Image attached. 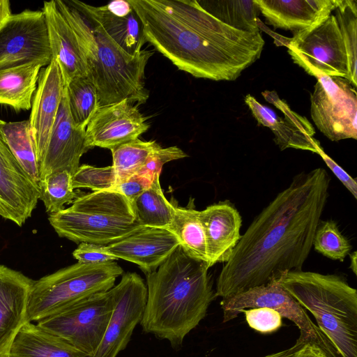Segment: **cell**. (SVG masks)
<instances>
[{
  "instance_id": "cell-1",
  "label": "cell",
  "mask_w": 357,
  "mask_h": 357,
  "mask_svg": "<svg viewBox=\"0 0 357 357\" xmlns=\"http://www.w3.org/2000/svg\"><path fill=\"white\" fill-rule=\"evenodd\" d=\"M322 167L294 176L253 219L221 269L215 297L228 298L302 270L329 195Z\"/></svg>"
},
{
  "instance_id": "cell-2",
  "label": "cell",
  "mask_w": 357,
  "mask_h": 357,
  "mask_svg": "<svg viewBox=\"0 0 357 357\" xmlns=\"http://www.w3.org/2000/svg\"><path fill=\"white\" fill-rule=\"evenodd\" d=\"M146 43L179 70L197 78L233 81L261 56L259 31L232 28L196 0H128Z\"/></svg>"
},
{
  "instance_id": "cell-3",
  "label": "cell",
  "mask_w": 357,
  "mask_h": 357,
  "mask_svg": "<svg viewBox=\"0 0 357 357\" xmlns=\"http://www.w3.org/2000/svg\"><path fill=\"white\" fill-rule=\"evenodd\" d=\"M208 269L179 245L155 271L146 274L147 300L140 321L143 331L180 349L215 298Z\"/></svg>"
},
{
  "instance_id": "cell-4",
  "label": "cell",
  "mask_w": 357,
  "mask_h": 357,
  "mask_svg": "<svg viewBox=\"0 0 357 357\" xmlns=\"http://www.w3.org/2000/svg\"><path fill=\"white\" fill-rule=\"evenodd\" d=\"M56 6L74 30L83 52L86 77L95 85L100 107L123 100L138 105L146 102L145 68L153 51L130 54L115 43L98 24L86 21L66 0Z\"/></svg>"
},
{
  "instance_id": "cell-5",
  "label": "cell",
  "mask_w": 357,
  "mask_h": 357,
  "mask_svg": "<svg viewBox=\"0 0 357 357\" xmlns=\"http://www.w3.org/2000/svg\"><path fill=\"white\" fill-rule=\"evenodd\" d=\"M278 280L314 315L341 357H357V291L344 278L298 270L282 273Z\"/></svg>"
},
{
  "instance_id": "cell-6",
  "label": "cell",
  "mask_w": 357,
  "mask_h": 357,
  "mask_svg": "<svg viewBox=\"0 0 357 357\" xmlns=\"http://www.w3.org/2000/svg\"><path fill=\"white\" fill-rule=\"evenodd\" d=\"M48 220L59 236L100 245L111 244L141 226L130 201L113 190L77 197L70 207L50 214Z\"/></svg>"
},
{
  "instance_id": "cell-7",
  "label": "cell",
  "mask_w": 357,
  "mask_h": 357,
  "mask_svg": "<svg viewBox=\"0 0 357 357\" xmlns=\"http://www.w3.org/2000/svg\"><path fill=\"white\" fill-rule=\"evenodd\" d=\"M123 273L115 261L77 262L33 280L28 301V319L38 321L95 294L106 292Z\"/></svg>"
},
{
  "instance_id": "cell-8",
  "label": "cell",
  "mask_w": 357,
  "mask_h": 357,
  "mask_svg": "<svg viewBox=\"0 0 357 357\" xmlns=\"http://www.w3.org/2000/svg\"><path fill=\"white\" fill-rule=\"evenodd\" d=\"M220 305L223 322L236 318L245 308L268 307L282 317L293 321L299 328V339L319 348L326 357H341L325 334L310 319L305 309L280 284L278 278L232 296L222 298Z\"/></svg>"
},
{
  "instance_id": "cell-9",
  "label": "cell",
  "mask_w": 357,
  "mask_h": 357,
  "mask_svg": "<svg viewBox=\"0 0 357 357\" xmlns=\"http://www.w3.org/2000/svg\"><path fill=\"white\" fill-rule=\"evenodd\" d=\"M286 46L294 62L308 75L317 79L331 76L349 81L345 45L335 15L294 34Z\"/></svg>"
},
{
  "instance_id": "cell-10",
  "label": "cell",
  "mask_w": 357,
  "mask_h": 357,
  "mask_svg": "<svg viewBox=\"0 0 357 357\" xmlns=\"http://www.w3.org/2000/svg\"><path fill=\"white\" fill-rule=\"evenodd\" d=\"M114 308L111 290L95 294L36 324L93 357L100 344Z\"/></svg>"
},
{
  "instance_id": "cell-11",
  "label": "cell",
  "mask_w": 357,
  "mask_h": 357,
  "mask_svg": "<svg viewBox=\"0 0 357 357\" xmlns=\"http://www.w3.org/2000/svg\"><path fill=\"white\" fill-rule=\"evenodd\" d=\"M310 96L311 117L331 141L357 139V93L344 77L322 76Z\"/></svg>"
},
{
  "instance_id": "cell-12",
  "label": "cell",
  "mask_w": 357,
  "mask_h": 357,
  "mask_svg": "<svg viewBox=\"0 0 357 357\" xmlns=\"http://www.w3.org/2000/svg\"><path fill=\"white\" fill-rule=\"evenodd\" d=\"M52 59L43 10L12 14L0 26V70L31 63L45 67Z\"/></svg>"
},
{
  "instance_id": "cell-13",
  "label": "cell",
  "mask_w": 357,
  "mask_h": 357,
  "mask_svg": "<svg viewBox=\"0 0 357 357\" xmlns=\"http://www.w3.org/2000/svg\"><path fill=\"white\" fill-rule=\"evenodd\" d=\"M114 308L100 344L93 357H116L125 349L140 323L147 300V288L136 273L127 272L111 289Z\"/></svg>"
},
{
  "instance_id": "cell-14",
  "label": "cell",
  "mask_w": 357,
  "mask_h": 357,
  "mask_svg": "<svg viewBox=\"0 0 357 357\" xmlns=\"http://www.w3.org/2000/svg\"><path fill=\"white\" fill-rule=\"evenodd\" d=\"M264 98L282 112L284 118L278 116L271 108L260 104L248 94L245 102L259 124L269 128L274 134L273 140L281 151L291 148L318 153L321 148L314 135L315 130L305 116L293 111L287 102L273 91L262 92Z\"/></svg>"
},
{
  "instance_id": "cell-15",
  "label": "cell",
  "mask_w": 357,
  "mask_h": 357,
  "mask_svg": "<svg viewBox=\"0 0 357 357\" xmlns=\"http://www.w3.org/2000/svg\"><path fill=\"white\" fill-rule=\"evenodd\" d=\"M85 130L77 126L72 119L65 86L52 131L38 163L40 181L57 171L75 174L81 157L91 149Z\"/></svg>"
},
{
  "instance_id": "cell-16",
  "label": "cell",
  "mask_w": 357,
  "mask_h": 357,
  "mask_svg": "<svg viewBox=\"0 0 357 357\" xmlns=\"http://www.w3.org/2000/svg\"><path fill=\"white\" fill-rule=\"evenodd\" d=\"M1 123L0 119V216L21 227L37 205L39 190L9 149Z\"/></svg>"
},
{
  "instance_id": "cell-17",
  "label": "cell",
  "mask_w": 357,
  "mask_h": 357,
  "mask_svg": "<svg viewBox=\"0 0 357 357\" xmlns=\"http://www.w3.org/2000/svg\"><path fill=\"white\" fill-rule=\"evenodd\" d=\"M150 126L137 105L128 100L99 107L86 128L91 149L98 146L113 149L133 141Z\"/></svg>"
},
{
  "instance_id": "cell-18",
  "label": "cell",
  "mask_w": 357,
  "mask_h": 357,
  "mask_svg": "<svg viewBox=\"0 0 357 357\" xmlns=\"http://www.w3.org/2000/svg\"><path fill=\"white\" fill-rule=\"evenodd\" d=\"M180 245L167 228L140 226L119 240L103 246L107 254L137 264L145 275L155 271Z\"/></svg>"
},
{
  "instance_id": "cell-19",
  "label": "cell",
  "mask_w": 357,
  "mask_h": 357,
  "mask_svg": "<svg viewBox=\"0 0 357 357\" xmlns=\"http://www.w3.org/2000/svg\"><path fill=\"white\" fill-rule=\"evenodd\" d=\"M84 18L99 24L107 35L130 54L141 52L146 43L141 20L128 1L116 0L94 6L78 0H66Z\"/></svg>"
},
{
  "instance_id": "cell-20",
  "label": "cell",
  "mask_w": 357,
  "mask_h": 357,
  "mask_svg": "<svg viewBox=\"0 0 357 357\" xmlns=\"http://www.w3.org/2000/svg\"><path fill=\"white\" fill-rule=\"evenodd\" d=\"M37 84L29 121L39 163L52 131L65 87L55 59L52 58L49 65L40 69Z\"/></svg>"
},
{
  "instance_id": "cell-21",
  "label": "cell",
  "mask_w": 357,
  "mask_h": 357,
  "mask_svg": "<svg viewBox=\"0 0 357 357\" xmlns=\"http://www.w3.org/2000/svg\"><path fill=\"white\" fill-rule=\"evenodd\" d=\"M33 280L0 264V357H9L11 344L27 322L28 301Z\"/></svg>"
},
{
  "instance_id": "cell-22",
  "label": "cell",
  "mask_w": 357,
  "mask_h": 357,
  "mask_svg": "<svg viewBox=\"0 0 357 357\" xmlns=\"http://www.w3.org/2000/svg\"><path fill=\"white\" fill-rule=\"evenodd\" d=\"M199 217L206 236L208 268L226 263L241 236L238 211L229 201H221L199 211Z\"/></svg>"
},
{
  "instance_id": "cell-23",
  "label": "cell",
  "mask_w": 357,
  "mask_h": 357,
  "mask_svg": "<svg viewBox=\"0 0 357 357\" xmlns=\"http://www.w3.org/2000/svg\"><path fill=\"white\" fill-rule=\"evenodd\" d=\"M266 22L294 34L319 24L336 8L339 0H254Z\"/></svg>"
},
{
  "instance_id": "cell-24",
  "label": "cell",
  "mask_w": 357,
  "mask_h": 357,
  "mask_svg": "<svg viewBox=\"0 0 357 357\" xmlns=\"http://www.w3.org/2000/svg\"><path fill=\"white\" fill-rule=\"evenodd\" d=\"M42 10L46 19L52 56L59 63L65 86L76 77L86 76V63L77 37L55 1H44Z\"/></svg>"
},
{
  "instance_id": "cell-25",
  "label": "cell",
  "mask_w": 357,
  "mask_h": 357,
  "mask_svg": "<svg viewBox=\"0 0 357 357\" xmlns=\"http://www.w3.org/2000/svg\"><path fill=\"white\" fill-rule=\"evenodd\" d=\"M9 357H90L36 324L26 323L16 335Z\"/></svg>"
},
{
  "instance_id": "cell-26",
  "label": "cell",
  "mask_w": 357,
  "mask_h": 357,
  "mask_svg": "<svg viewBox=\"0 0 357 357\" xmlns=\"http://www.w3.org/2000/svg\"><path fill=\"white\" fill-rule=\"evenodd\" d=\"M39 63H31L0 70V105L15 111L31 108L40 69Z\"/></svg>"
},
{
  "instance_id": "cell-27",
  "label": "cell",
  "mask_w": 357,
  "mask_h": 357,
  "mask_svg": "<svg viewBox=\"0 0 357 357\" xmlns=\"http://www.w3.org/2000/svg\"><path fill=\"white\" fill-rule=\"evenodd\" d=\"M177 237L184 252L207 265L206 242L199 211L174 205V216L167 228Z\"/></svg>"
},
{
  "instance_id": "cell-28",
  "label": "cell",
  "mask_w": 357,
  "mask_h": 357,
  "mask_svg": "<svg viewBox=\"0 0 357 357\" xmlns=\"http://www.w3.org/2000/svg\"><path fill=\"white\" fill-rule=\"evenodd\" d=\"M130 204L141 226L167 228L172 221L174 204L162 190L160 175L155 176L151 185Z\"/></svg>"
},
{
  "instance_id": "cell-29",
  "label": "cell",
  "mask_w": 357,
  "mask_h": 357,
  "mask_svg": "<svg viewBox=\"0 0 357 357\" xmlns=\"http://www.w3.org/2000/svg\"><path fill=\"white\" fill-rule=\"evenodd\" d=\"M1 129L9 149L20 166L38 187V162L29 121H2Z\"/></svg>"
},
{
  "instance_id": "cell-30",
  "label": "cell",
  "mask_w": 357,
  "mask_h": 357,
  "mask_svg": "<svg viewBox=\"0 0 357 357\" xmlns=\"http://www.w3.org/2000/svg\"><path fill=\"white\" fill-rule=\"evenodd\" d=\"M209 14L222 23L238 30L259 31V9L254 0L197 1Z\"/></svg>"
},
{
  "instance_id": "cell-31",
  "label": "cell",
  "mask_w": 357,
  "mask_h": 357,
  "mask_svg": "<svg viewBox=\"0 0 357 357\" xmlns=\"http://www.w3.org/2000/svg\"><path fill=\"white\" fill-rule=\"evenodd\" d=\"M161 148L155 140L142 141L138 138L112 149V166L116 184L139 173L150 156Z\"/></svg>"
},
{
  "instance_id": "cell-32",
  "label": "cell",
  "mask_w": 357,
  "mask_h": 357,
  "mask_svg": "<svg viewBox=\"0 0 357 357\" xmlns=\"http://www.w3.org/2000/svg\"><path fill=\"white\" fill-rule=\"evenodd\" d=\"M66 89L72 119L77 126L86 129L100 107L96 88L86 76H82L72 79Z\"/></svg>"
},
{
  "instance_id": "cell-33",
  "label": "cell",
  "mask_w": 357,
  "mask_h": 357,
  "mask_svg": "<svg viewBox=\"0 0 357 357\" xmlns=\"http://www.w3.org/2000/svg\"><path fill=\"white\" fill-rule=\"evenodd\" d=\"M72 176L66 170L57 171L39 181V199L49 215L61 211L65 204L73 202L77 197L73 187Z\"/></svg>"
},
{
  "instance_id": "cell-34",
  "label": "cell",
  "mask_w": 357,
  "mask_h": 357,
  "mask_svg": "<svg viewBox=\"0 0 357 357\" xmlns=\"http://www.w3.org/2000/svg\"><path fill=\"white\" fill-rule=\"evenodd\" d=\"M345 45L348 60L349 82L357 87V1L339 0L334 10Z\"/></svg>"
},
{
  "instance_id": "cell-35",
  "label": "cell",
  "mask_w": 357,
  "mask_h": 357,
  "mask_svg": "<svg viewBox=\"0 0 357 357\" xmlns=\"http://www.w3.org/2000/svg\"><path fill=\"white\" fill-rule=\"evenodd\" d=\"M312 246L316 252L332 260L343 261L352 246L332 220L320 221L314 233Z\"/></svg>"
},
{
  "instance_id": "cell-36",
  "label": "cell",
  "mask_w": 357,
  "mask_h": 357,
  "mask_svg": "<svg viewBox=\"0 0 357 357\" xmlns=\"http://www.w3.org/2000/svg\"><path fill=\"white\" fill-rule=\"evenodd\" d=\"M72 183L74 189L89 188L93 192L110 190L116 184V176L112 165L96 167L82 165L72 176Z\"/></svg>"
},
{
  "instance_id": "cell-37",
  "label": "cell",
  "mask_w": 357,
  "mask_h": 357,
  "mask_svg": "<svg viewBox=\"0 0 357 357\" xmlns=\"http://www.w3.org/2000/svg\"><path fill=\"white\" fill-rule=\"evenodd\" d=\"M248 325L261 333H270L279 329L282 324V316L268 307H255L242 310Z\"/></svg>"
},
{
  "instance_id": "cell-38",
  "label": "cell",
  "mask_w": 357,
  "mask_h": 357,
  "mask_svg": "<svg viewBox=\"0 0 357 357\" xmlns=\"http://www.w3.org/2000/svg\"><path fill=\"white\" fill-rule=\"evenodd\" d=\"M185 157L188 155L178 146L162 147L150 156L139 173L153 179L155 176L160 174L165 163Z\"/></svg>"
},
{
  "instance_id": "cell-39",
  "label": "cell",
  "mask_w": 357,
  "mask_h": 357,
  "mask_svg": "<svg viewBox=\"0 0 357 357\" xmlns=\"http://www.w3.org/2000/svg\"><path fill=\"white\" fill-rule=\"evenodd\" d=\"M104 245L88 243H81L73 252V256L77 262L84 264H100L112 261L114 257L107 254L103 250Z\"/></svg>"
},
{
  "instance_id": "cell-40",
  "label": "cell",
  "mask_w": 357,
  "mask_h": 357,
  "mask_svg": "<svg viewBox=\"0 0 357 357\" xmlns=\"http://www.w3.org/2000/svg\"><path fill=\"white\" fill-rule=\"evenodd\" d=\"M153 180L138 173L116 184L112 190L122 194L131 203L151 185Z\"/></svg>"
},
{
  "instance_id": "cell-41",
  "label": "cell",
  "mask_w": 357,
  "mask_h": 357,
  "mask_svg": "<svg viewBox=\"0 0 357 357\" xmlns=\"http://www.w3.org/2000/svg\"><path fill=\"white\" fill-rule=\"evenodd\" d=\"M333 174L338 178L343 185L351 192L355 199H357V181L350 176L342 167L333 160L322 147L318 153Z\"/></svg>"
},
{
  "instance_id": "cell-42",
  "label": "cell",
  "mask_w": 357,
  "mask_h": 357,
  "mask_svg": "<svg viewBox=\"0 0 357 357\" xmlns=\"http://www.w3.org/2000/svg\"><path fill=\"white\" fill-rule=\"evenodd\" d=\"M292 357H326L317 346L307 343L299 349Z\"/></svg>"
},
{
  "instance_id": "cell-43",
  "label": "cell",
  "mask_w": 357,
  "mask_h": 357,
  "mask_svg": "<svg viewBox=\"0 0 357 357\" xmlns=\"http://www.w3.org/2000/svg\"><path fill=\"white\" fill-rule=\"evenodd\" d=\"M309 343L301 339H298L296 344L285 350L271 354L264 357H292L294 354L305 344Z\"/></svg>"
},
{
  "instance_id": "cell-44",
  "label": "cell",
  "mask_w": 357,
  "mask_h": 357,
  "mask_svg": "<svg viewBox=\"0 0 357 357\" xmlns=\"http://www.w3.org/2000/svg\"><path fill=\"white\" fill-rule=\"evenodd\" d=\"M11 15L10 2L8 0H0V26Z\"/></svg>"
},
{
  "instance_id": "cell-45",
  "label": "cell",
  "mask_w": 357,
  "mask_h": 357,
  "mask_svg": "<svg viewBox=\"0 0 357 357\" xmlns=\"http://www.w3.org/2000/svg\"><path fill=\"white\" fill-rule=\"evenodd\" d=\"M350 257V266L349 268L351 269L354 275H356V271H357V264H356V259H357V252L356 251H354L353 252H350L349 254Z\"/></svg>"
}]
</instances>
